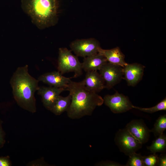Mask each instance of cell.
Here are the masks:
<instances>
[{"instance_id":"cell-1","label":"cell","mask_w":166,"mask_h":166,"mask_svg":"<svg viewBox=\"0 0 166 166\" xmlns=\"http://www.w3.org/2000/svg\"><path fill=\"white\" fill-rule=\"evenodd\" d=\"M69 92L71 100L67 111L68 116L72 119L90 116L95 108L101 105L104 99L97 93L85 87L84 80L79 82L72 81L66 89Z\"/></svg>"},{"instance_id":"cell-2","label":"cell","mask_w":166,"mask_h":166,"mask_svg":"<svg viewBox=\"0 0 166 166\" xmlns=\"http://www.w3.org/2000/svg\"><path fill=\"white\" fill-rule=\"evenodd\" d=\"M39 82L30 74L27 65L17 68L10 81L13 95L18 104L32 113L36 110L34 93L39 87Z\"/></svg>"},{"instance_id":"cell-3","label":"cell","mask_w":166,"mask_h":166,"mask_svg":"<svg viewBox=\"0 0 166 166\" xmlns=\"http://www.w3.org/2000/svg\"><path fill=\"white\" fill-rule=\"evenodd\" d=\"M24 11L40 29L52 25L57 17V0H22Z\"/></svg>"},{"instance_id":"cell-4","label":"cell","mask_w":166,"mask_h":166,"mask_svg":"<svg viewBox=\"0 0 166 166\" xmlns=\"http://www.w3.org/2000/svg\"><path fill=\"white\" fill-rule=\"evenodd\" d=\"M58 71L62 74L70 72L74 73L73 78H77L82 74V63L77 56L66 48H60L58 50Z\"/></svg>"},{"instance_id":"cell-5","label":"cell","mask_w":166,"mask_h":166,"mask_svg":"<svg viewBox=\"0 0 166 166\" xmlns=\"http://www.w3.org/2000/svg\"><path fill=\"white\" fill-rule=\"evenodd\" d=\"M114 141L120 151L128 156L141 148L143 144L126 128L120 129L117 131L115 136Z\"/></svg>"},{"instance_id":"cell-6","label":"cell","mask_w":166,"mask_h":166,"mask_svg":"<svg viewBox=\"0 0 166 166\" xmlns=\"http://www.w3.org/2000/svg\"><path fill=\"white\" fill-rule=\"evenodd\" d=\"M69 46L76 56L83 57L97 54L101 47L99 42L94 38L77 39Z\"/></svg>"},{"instance_id":"cell-7","label":"cell","mask_w":166,"mask_h":166,"mask_svg":"<svg viewBox=\"0 0 166 166\" xmlns=\"http://www.w3.org/2000/svg\"><path fill=\"white\" fill-rule=\"evenodd\" d=\"M104 80L105 88L109 89L118 83L124 76L122 67L107 62L99 70Z\"/></svg>"},{"instance_id":"cell-8","label":"cell","mask_w":166,"mask_h":166,"mask_svg":"<svg viewBox=\"0 0 166 166\" xmlns=\"http://www.w3.org/2000/svg\"><path fill=\"white\" fill-rule=\"evenodd\" d=\"M103 99L105 104L115 113H124L132 108L128 97L117 92L113 95H105Z\"/></svg>"},{"instance_id":"cell-9","label":"cell","mask_w":166,"mask_h":166,"mask_svg":"<svg viewBox=\"0 0 166 166\" xmlns=\"http://www.w3.org/2000/svg\"><path fill=\"white\" fill-rule=\"evenodd\" d=\"M125 128L142 144L146 143L149 140L151 130L148 128L143 120H132L127 124Z\"/></svg>"},{"instance_id":"cell-10","label":"cell","mask_w":166,"mask_h":166,"mask_svg":"<svg viewBox=\"0 0 166 166\" xmlns=\"http://www.w3.org/2000/svg\"><path fill=\"white\" fill-rule=\"evenodd\" d=\"M66 90L63 88H57L49 86L48 87L39 86L37 91L40 95L45 107L50 110L54 105L56 101L62 92Z\"/></svg>"},{"instance_id":"cell-11","label":"cell","mask_w":166,"mask_h":166,"mask_svg":"<svg viewBox=\"0 0 166 166\" xmlns=\"http://www.w3.org/2000/svg\"><path fill=\"white\" fill-rule=\"evenodd\" d=\"M38 80L39 81L42 82L49 86L63 88L66 89L71 81L70 78L64 77L58 71L43 74L38 77Z\"/></svg>"},{"instance_id":"cell-12","label":"cell","mask_w":166,"mask_h":166,"mask_svg":"<svg viewBox=\"0 0 166 166\" xmlns=\"http://www.w3.org/2000/svg\"><path fill=\"white\" fill-rule=\"evenodd\" d=\"M123 69L124 78L129 85H135L143 76L144 67L141 64H128Z\"/></svg>"},{"instance_id":"cell-13","label":"cell","mask_w":166,"mask_h":166,"mask_svg":"<svg viewBox=\"0 0 166 166\" xmlns=\"http://www.w3.org/2000/svg\"><path fill=\"white\" fill-rule=\"evenodd\" d=\"M83 80L86 88L96 93L105 88V81L97 71L86 72Z\"/></svg>"},{"instance_id":"cell-14","label":"cell","mask_w":166,"mask_h":166,"mask_svg":"<svg viewBox=\"0 0 166 166\" xmlns=\"http://www.w3.org/2000/svg\"><path fill=\"white\" fill-rule=\"evenodd\" d=\"M98 53L103 55L108 62L124 67L128 63L124 60V55L118 47L109 49H105L100 47Z\"/></svg>"},{"instance_id":"cell-15","label":"cell","mask_w":166,"mask_h":166,"mask_svg":"<svg viewBox=\"0 0 166 166\" xmlns=\"http://www.w3.org/2000/svg\"><path fill=\"white\" fill-rule=\"evenodd\" d=\"M84 58L82 63V68L86 72L99 70L103 65L108 62L106 58L99 53Z\"/></svg>"},{"instance_id":"cell-16","label":"cell","mask_w":166,"mask_h":166,"mask_svg":"<svg viewBox=\"0 0 166 166\" xmlns=\"http://www.w3.org/2000/svg\"><path fill=\"white\" fill-rule=\"evenodd\" d=\"M71 97L69 95L66 97L59 96L54 105L50 110L56 115H59L67 110L70 104Z\"/></svg>"},{"instance_id":"cell-17","label":"cell","mask_w":166,"mask_h":166,"mask_svg":"<svg viewBox=\"0 0 166 166\" xmlns=\"http://www.w3.org/2000/svg\"><path fill=\"white\" fill-rule=\"evenodd\" d=\"M147 148L153 154L157 152H164L166 149V135L163 134L157 137L150 146L147 147Z\"/></svg>"},{"instance_id":"cell-18","label":"cell","mask_w":166,"mask_h":166,"mask_svg":"<svg viewBox=\"0 0 166 166\" xmlns=\"http://www.w3.org/2000/svg\"><path fill=\"white\" fill-rule=\"evenodd\" d=\"M166 129V115H161L156 120L154 127L151 130L156 137L163 134Z\"/></svg>"},{"instance_id":"cell-19","label":"cell","mask_w":166,"mask_h":166,"mask_svg":"<svg viewBox=\"0 0 166 166\" xmlns=\"http://www.w3.org/2000/svg\"><path fill=\"white\" fill-rule=\"evenodd\" d=\"M132 108L149 113H153L161 110H166V99L165 98L155 106L149 108H141L132 105Z\"/></svg>"},{"instance_id":"cell-20","label":"cell","mask_w":166,"mask_h":166,"mask_svg":"<svg viewBox=\"0 0 166 166\" xmlns=\"http://www.w3.org/2000/svg\"><path fill=\"white\" fill-rule=\"evenodd\" d=\"M126 166H144L143 156L140 153L134 152L129 156Z\"/></svg>"},{"instance_id":"cell-21","label":"cell","mask_w":166,"mask_h":166,"mask_svg":"<svg viewBox=\"0 0 166 166\" xmlns=\"http://www.w3.org/2000/svg\"><path fill=\"white\" fill-rule=\"evenodd\" d=\"M158 157L156 153H153L147 156H143V161L144 166L157 165Z\"/></svg>"},{"instance_id":"cell-22","label":"cell","mask_w":166,"mask_h":166,"mask_svg":"<svg viewBox=\"0 0 166 166\" xmlns=\"http://www.w3.org/2000/svg\"><path fill=\"white\" fill-rule=\"evenodd\" d=\"M98 166H122L119 163L111 161H102L97 164Z\"/></svg>"},{"instance_id":"cell-23","label":"cell","mask_w":166,"mask_h":166,"mask_svg":"<svg viewBox=\"0 0 166 166\" xmlns=\"http://www.w3.org/2000/svg\"><path fill=\"white\" fill-rule=\"evenodd\" d=\"M158 165L159 166H166V155L165 154H161L158 157Z\"/></svg>"},{"instance_id":"cell-24","label":"cell","mask_w":166,"mask_h":166,"mask_svg":"<svg viewBox=\"0 0 166 166\" xmlns=\"http://www.w3.org/2000/svg\"><path fill=\"white\" fill-rule=\"evenodd\" d=\"M10 163L7 158H0V166H9Z\"/></svg>"},{"instance_id":"cell-25","label":"cell","mask_w":166,"mask_h":166,"mask_svg":"<svg viewBox=\"0 0 166 166\" xmlns=\"http://www.w3.org/2000/svg\"><path fill=\"white\" fill-rule=\"evenodd\" d=\"M3 136L1 127L0 126V145L3 143Z\"/></svg>"}]
</instances>
